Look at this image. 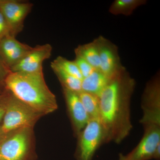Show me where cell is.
<instances>
[{"instance_id": "15", "label": "cell", "mask_w": 160, "mask_h": 160, "mask_svg": "<svg viewBox=\"0 0 160 160\" xmlns=\"http://www.w3.org/2000/svg\"><path fill=\"white\" fill-rule=\"evenodd\" d=\"M50 66L62 84V88L78 94L82 92V80L66 73L52 64H51Z\"/></svg>"}, {"instance_id": "18", "label": "cell", "mask_w": 160, "mask_h": 160, "mask_svg": "<svg viewBox=\"0 0 160 160\" xmlns=\"http://www.w3.org/2000/svg\"><path fill=\"white\" fill-rule=\"evenodd\" d=\"M51 64L54 65L70 75L82 80V76L74 61L67 59L62 56L58 57L52 62Z\"/></svg>"}, {"instance_id": "26", "label": "cell", "mask_w": 160, "mask_h": 160, "mask_svg": "<svg viewBox=\"0 0 160 160\" xmlns=\"http://www.w3.org/2000/svg\"><path fill=\"white\" fill-rule=\"evenodd\" d=\"M1 0H0V2H1Z\"/></svg>"}, {"instance_id": "2", "label": "cell", "mask_w": 160, "mask_h": 160, "mask_svg": "<svg viewBox=\"0 0 160 160\" xmlns=\"http://www.w3.org/2000/svg\"><path fill=\"white\" fill-rule=\"evenodd\" d=\"M4 86L17 98L43 116L58 109L56 97L47 86L43 71L33 73L11 72L6 78Z\"/></svg>"}, {"instance_id": "16", "label": "cell", "mask_w": 160, "mask_h": 160, "mask_svg": "<svg viewBox=\"0 0 160 160\" xmlns=\"http://www.w3.org/2000/svg\"><path fill=\"white\" fill-rule=\"evenodd\" d=\"M146 3L145 0H115L110 6L109 11L112 14L129 16L138 7Z\"/></svg>"}, {"instance_id": "14", "label": "cell", "mask_w": 160, "mask_h": 160, "mask_svg": "<svg viewBox=\"0 0 160 160\" xmlns=\"http://www.w3.org/2000/svg\"><path fill=\"white\" fill-rule=\"evenodd\" d=\"M75 53L81 56L95 70H99V53L95 39L91 42L79 45L75 49Z\"/></svg>"}, {"instance_id": "20", "label": "cell", "mask_w": 160, "mask_h": 160, "mask_svg": "<svg viewBox=\"0 0 160 160\" xmlns=\"http://www.w3.org/2000/svg\"><path fill=\"white\" fill-rule=\"evenodd\" d=\"M9 34V27L4 16L0 10V40Z\"/></svg>"}, {"instance_id": "1", "label": "cell", "mask_w": 160, "mask_h": 160, "mask_svg": "<svg viewBox=\"0 0 160 160\" xmlns=\"http://www.w3.org/2000/svg\"><path fill=\"white\" fill-rule=\"evenodd\" d=\"M135 86L126 69L110 80L99 98V120L105 133V142L121 143L130 133L132 126L130 101Z\"/></svg>"}, {"instance_id": "3", "label": "cell", "mask_w": 160, "mask_h": 160, "mask_svg": "<svg viewBox=\"0 0 160 160\" xmlns=\"http://www.w3.org/2000/svg\"><path fill=\"white\" fill-rule=\"evenodd\" d=\"M33 128H24L4 135L0 139V160H33Z\"/></svg>"}, {"instance_id": "5", "label": "cell", "mask_w": 160, "mask_h": 160, "mask_svg": "<svg viewBox=\"0 0 160 160\" xmlns=\"http://www.w3.org/2000/svg\"><path fill=\"white\" fill-rule=\"evenodd\" d=\"M77 137V160H92L99 147L105 143V133L99 119H90Z\"/></svg>"}, {"instance_id": "24", "label": "cell", "mask_w": 160, "mask_h": 160, "mask_svg": "<svg viewBox=\"0 0 160 160\" xmlns=\"http://www.w3.org/2000/svg\"><path fill=\"white\" fill-rule=\"evenodd\" d=\"M119 160H126V156L122 154H120L119 156Z\"/></svg>"}, {"instance_id": "7", "label": "cell", "mask_w": 160, "mask_h": 160, "mask_svg": "<svg viewBox=\"0 0 160 160\" xmlns=\"http://www.w3.org/2000/svg\"><path fill=\"white\" fill-rule=\"evenodd\" d=\"M33 7L26 1L1 0L0 10L9 27V34L15 37L22 31L24 21Z\"/></svg>"}, {"instance_id": "25", "label": "cell", "mask_w": 160, "mask_h": 160, "mask_svg": "<svg viewBox=\"0 0 160 160\" xmlns=\"http://www.w3.org/2000/svg\"><path fill=\"white\" fill-rule=\"evenodd\" d=\"M3 136V135L2 134V133H1V131H0V139H1V138H2V137Z\"/></svg>"}, {"instance_id": "22", "label": "cell", "mask_w": 160, "mask_h": 160, "mask_svg": "<svg viewBox=\"0 0 160 160\" xmlns=\"http://www.w3.org/2000/svg\"><path fill=\"white\" fill-rule=\"evenodd\" d=\"M6 91L5 93L0 95V123L2 122L6 112L8 97V91Z\"/></svg>"}, {"instance_id": "17", "label": "cell", "mask_w": 160, "mask_h": 160, "mask_svg": "<svg viewBox=\"0 0 160 160\" xmlns=\"http://www.w3.org/2000/svg\"><path fill=\"white\" fill-rule=\"evenodd\" d=\"M79 97L90 119H99V98L96 96L82 92Z\"/></svg>"}, {"instance_id": "19", "label": "cell", "mask_w": 160, "mask_h": 160, "mask_svg": "<svg viewBox=\"0 0 160 160\" xmlns=\"http://www.w3.org/2000/svg\"><path fill=\"white\" fill-rule=\"evenodd\" d=\"M73 61L77 66L83 78L87 77L95 70L87 61L77 53H75V58Z\"/></svg>"}, {"instance_id": "23", "label": "cell", "mask_w": 160, "mask_h": 160, "mask_svg": "<svg viewBox=\"0 0 160 160\" xmlns=\"http://www.w3.org/2000/svg\"><path fill=\"white\" fill-rule=\"evenodd\" d=\"M160 158V144L158 145L155 151L153 159L155 160H159Z\"/></svg>"}, {"instance_id": "9", "label": "cell", "mask_w": 160, "mask_h": 160, "mask_svg": "<svg viewBox=\"0 0 160 160\" xmlns=\"http://www.w3.org/2000/svg\"><path fill=\"white\" fill-rule=\"evenodd\" d=\"M144 134L140 142L126 156V160H149L153 159L155 151L160 144V126H143Z\"/></svg>"}, {"instance_id": "4", "label": "cell", "mask_w": 160, "mask_h": 160, "mask_svg": "<svg viewBox=\"0 0 160 160\" xmlns=\"http://www.w3.org/2000/svg\"><path fill=\"white\" fill-rule=\"evenodd\" d=\"M7 91L6 112L0 125L1 133L4 135L16 129L33 128L38 120L43 116L42 115Z\"/></svg>"}, {"instance_id": "12", "label": "cell", "mask_w": 160, "mask_h": 160, "mask_svg": "<svg viewBox=\"0 0 160 160\" xmlns=\"http://www.w3.org/2000/svg\"><path fill=\"white\" fill-rule=\"evenodd\" d=\"M63 91L73 130L78 136L90 118L80 100L78 94L64 88Z\"/></svg>"}, {"instance_id": "11", "label": "cell", "mask_w": 160, "mask_h": 160, "mask_svg": "<svg viewBox=\"0 0 160 160\" xmlns=\"http://www.w3.org/2000/svg\"><path fill=\"white\" fill-rule=\"evenodd\" d=\"M32 49V47L21 42L10 35L0 40V58L10 70Z\"/></svg>"}, {"instance_id": "8", "label": "cell", "mask_w": 160, "mask_h": 160, "mask_svg": "<svg viewBox=\"0 0 160 160\" xmlns=\"http://www.w3.org/2000/svg\"><path fill=\"white\" fill-rule=\"evenodd\" d=\"M100 57L99 70L111 79L125 68L121 64L117 46L102 36L96 39Z\"/></svg>"}, {"instance_id": "10", "label": "cell", "mask_w": 160, "mask_h": 160, "mask_svg": "<svg viewBox=\"0 0 160 160\" xmlns=\"http://www.w3.org/2000/svg\"><path fill=\"white\" fill-rule=\"evenodd\" d=\"M52 47L49 44L37 45L10 69L11 72L33 73L43 71L42 64L51 56Z\"/></svg>"}, {"instance_id": "21", "label": "cell", "mask_w": 160, "mask_h": 160, "mask_svg": "<svg viewBox=\"0 0 160 160\" xmlns=\"http://www.w3.org/2000/svg\"><path fill=\"white\" fill-rule=\"evenodd\" d=\"M11 72L10 69L5 65L0 58V85L4 86L6 78Z\"/></svg>"}, {"instance_id": "13", "label": "cell", "mask_w": 160, "mask_h": 160, "mask_svg": "<svg viewBox=\"0 0 160 160\" xmlns=\"http://www.w3.org/2000/svg\"><path fill=\"white\" fill-rule=\"evenodd\" d=\"M110 80L99 70H94L91 74L82 80V92L99 98Z\"/></svg>"}, {"instance_id": "6", "label": "cell", "mask_w": 160, "mask_h": 160, "mask_svg": "<svg viewBox=\"0 0 160 160\" xmlns=\"http://www.w3.org/2000/svg\"><path fill=\"white\" fill-rule=\"evenodd\" d=\"M143 116L140 122L143 126H160V83L159 73L146 85L142 99Z\"/></svg>"}]
</instances>
